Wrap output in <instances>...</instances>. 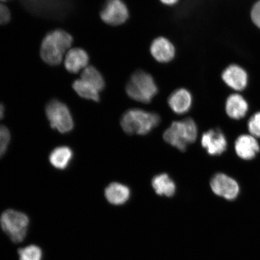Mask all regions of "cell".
<instances>
[{"mask_svg":"<svg viewBox=\"0 0 260 260\" xmlns=\"http://www.w3.org/2000/svg\"><path fill=\"white\" fill-rule=\"evenodd\" d=\"M126 92L130 99L136 102L149 103L157 95L158 87L150 74L140 70L130 78Z\"/></svg>","mask_w":260,"mask_h":260,"instance_id":"obj_4","label":"cell"},{"mask_svg":"<svg viewBox=\"0 0 260 260\" xmlns=\"http://www.w3.org/2000/svg\"><path fill=\"white\" fill-rule=\"evenodd\" d=\"M213 192L227 200H234L239 193V186L236 181L228 175L219 173L214 175L210 181Z\"/></svg>","mask_w":260,"mask_h":260,"instance_id":"obj_8","label":"cell"},{"mask_svg":"<svg viewBox=\"0 0 260 260\" xmlns=\"http://www.w3.org/2000/svg\"><path fill=\"white\" fill-rule=\"evenodd\" d=\"M73 152L68 146H60L54 149L49 157L51 164L58 170H65L72 161Z\"/></svg>","mask_w":260,"mask_h":260,"instance_id":"obj_18","label":"cell"},{"mask_svg":"<svg viewBox=\"0 0 260 260\" xmlns=\"http://www.w3.org/2000/svg\"><path fill=\"white\" fill-rule=\"evenodd\" d=\"M100 16L107 24L119 25L128 19V9L122 0H107L101 11Z\"/></svg>","mask_w":260,"mask_h":260,"instance_id":"obj_7","label":"cell"},{"mask_svg":"<svg viewBox=\"0 0 260 260\" xmlns=\"http://www.w3.org/2000/svg\"><path fill=\"white\" fill-rule=\"evenodd\" d=\"M73 42L72 36L62 29L49 32L42 42L40 50L42 59L51 66H57L62 61L64 53Z\"/></svg>","mask_w":260,"mask_h":260,"instance_id":"obj_1","label":"cell"},{"mask_svg":"<svg viewBox=\"0 0 260 260\" xmlns=\"http://www.w3.org/2000/svg\"><path fill=\"white\" fill-rule=\"evenodd\" d=\"M201 145L211 155H219L225 152L227 142L225 135L219 129H210L201 139Z\"/></svg>","mask_w":260,"mask_h":260,"instance_id":"obj_9","label":"cell"},{"mask_svg":"<svg viewBox=\"0 0 260 260\" xmlns=\"http://www.w3.org/2000/svg\"><path fill=\"white\" fill-rule=\"evenodd\" d=\"M251 17L254 24L260 28V1L256 3L253 6Z\"/></svg>","mask_w":260,"mask_h":260,"instance_id":"obj_25","label":"cell"},{"mask_svg":"<svg viewBox=\"0 0 260 260\" xmlns=\"http://www.w3.org/2000/svg\"><path fill=\"white\" fill-rule=\"evenodd\" d=\"M179 0H160L162 3L168 6H172L176 4Z\"/></svg>","mask_w":260,"mask_h":260,"instance_id":"obj_26","label":"cell"},{"mask_svg":"<svg viewBox=\"0 0 260 260\" xmlns=\"http://www.w3.org/2000/svg\"><path fill=\"white\" fill-rule=\"evenodd\" d=\"M192 101V95L189 91L181 88L171 94L168 99V104L172 111L178 115H183L189 111Z\"/></svg>","mask_w":260,"mask_h":260,"instance_id":"obj_13","label":"cell"},{"mask_svg":"<svg viewBox=\"0 0 260 260\" xmlns=\"http://www.w3.org/2000/svg\"><path fill=\"white\" fill-rule=\"evenodd\" d=\"M160 121V116L157 114L133 109L123 114L121 125L126 134L145 135L156 127Z\"/></svg>","mask_w":260,"mask_h":260,"instance_id":"obj_2","label":"cell"},{"mask_svg":"<svg viewBox=\"0 0 260 260\" xmlns=\"http://www.w3.org/2000/svg\"><path fill=\"white\" fill-rule=\"evenodd\" d=\"M5 115V107L0 103V120L3 118Z\"/></svg>","mask_w":260,"mask_h":260,"instance_id":"obj_27","label":"cell"},{"mask_svg":"<svg viewBox=\"0 0 260 260\" xmlns=\"http://www.w3.org/2000/svg\"><path fill=\"white\" fill-rule=\"evenodd\" d=\"M151 54L156 60L160 63H168L175 57L174 45L168 39L160 37L155 39L151 45Z\"/></svg>","mask_w":260,"mask_h":260,"instance_id":"obj_11","label":"cell"},{"mask_svg":"<svg viewBox=\"0 0 260 260\" xmlns=\"http://www.w3.org/2000/svg\"><path fill=\"white\" fill-rule=\"evenodd\" d=\"M29 219L20 211L9 209L0 216V225L13 242L21 243L27 235Z\"/></svg>","mask_w":260,"mask_h":260,"instance_id":"obj_5","label":"cell"},{"mask_svg":"<svg viewBox=\"0 0 260 260\" xmlns=\"http://www.w3.org/2000/svg\"><path fill=\"white\" fill-rule=\"evenodd\" d=\"M248 105L243 96L239 94H233L227 99L226 112L231 118L240 119L245 116Z\"/></svg>","mask_w":260,"mask_h":260,"instance_id":"obj_16","label":"cell"},{"mask_svg":"<svg viewBox=\"0 0 260 260\" xmlns=\"http://www.w3.org/2000/svg\"><path fill=\"white\" fill-rule=\"evenodd\" d=\"M81 79L92 84L100 92H102L105 89L106 86L105 79L100 71L93 66L84 68L81 75Z\"/></svg>","mask_w":260,"mask_h":260,"instance_id":"obj_20","label":"cell"},{"mask_svg":"<svg viewBox=\"0 0 260 260\" xmlns=\"http://www.w3.org/2000/svg\"><path fill=\"white\" fill-rule=\"evenodd\" d=\"M198 127L194 120L186 118L180 121H175L166 130L164 138L168 144L183 152L187 146L196 141Z\"/></svg>","mask_w":260,"mask_h":260,"instance_id":"obj_3","label":"cell"},{"mask_svg":"<svg viewBox=\"0 0 260 260\" xmlns=\"http://www.w3.org/2000/svg\"><path fill=\"white\" fill-rule=\"evenodd\" d=\"M1 2H8L9 0H0Z\"/></svg>","mask_w":260,"mask_h":260,"instance_id":"obj_28","label":"cell"},{"mask_svg":"<svg viewBox=\"0 0 260 260\" xmlns=\"http://www.w3.org/2000/svg\"><path fill=\"white\" fill-rule=\"evenodd\" d=\"M152 186L155 193L160 196L172 197L176 191V185L167 174L156 175L152 179Z\"/></svg>","mask_w":260,"mask_h":260,"instance_id":"obj_17","label":"cell"},{"mask_svg":"<svg viewBox=\"0 0 260 260\" xmlns=\"http://www.w3.org/2000/svg\"><path fill=\"white\" fill-rule=\"evenodd\" d=\"M248 125L250 134L254 138H260V112L250 118Z\"/></svg>","mask_w":260,"mask_h":260,"instance_id":"obj_23","label":"cell"},{"mask_svg":"<svg viewBox=\"0 0 260 260\" xmlns=\"http://www.w3.org/2000/svg\"><path fill=\"white\" fill-rule=\"evenodd\" d=\"M10 141L11 133L5 126L0 125V158L5 155L7 151Z\"/></svg>","mask_w":260,"mask_h":260,"instance_id":"obj_22","label":"cell"},{"mask_svg":"<svg viewBox=\"0 0 260 260\" xmlns=\"http://www.w3.org/2000/svg\"><path fill=\"white\" fill-rule=\"evenodd\" d=\"M19 260H42V251L37 245H28L18 250Z\"/></svg>","mask_w":260,"mask_h":260,"instance_id":"obj_21","label":"cell"},{"mask_svg":"<svg viewBox=\"0 0 260 260\" xmlns=\"http://www.w3.org/2000/svg\"><path fill=\"white\" fill-rule=\"evenodd\" d=\"M89 61L88 53L81 48H74L68 52L64 59V67L68 72L77 74L86 68Z\"/></svg>","mask_w":260,"mask_h":260,"instance_id":"obj_10","label":"cell"},{"mask_svg":"<svg viewBox=\"0 0 260 260\" xmlns=\"http://www.w3.org/2000/svg\"><path fill=\"white\" fill-rule=\"evenodd\" d=\"M105 196L109 203L120 206L127 202L131 196V191L124 184L113 183L106 187Z\"/></svg>","mask_w":260,"mask_h":260,"instance_id":"obj_15","label":"cell"},{"mask_svg":"<svg viewBox=\"0 0 260 260\" xmlns=\"http://www.w3.org/2000/svg\"><path fill=\"white\" fill-rule=\"evenodd\" d=\"M11 20V12L6 6L0 3V25L6 24Z\"/></svg>","mask_w":260,"mask_h":260,"instance_id":"obj_24","label":"cell"},{"mask_svg":"<svg viewBox=\"0 0 260 260\" xmlns=\"http://www.w3.org/2000/svg\"><path fill=\"white\" fill-rule=\"evenodd\" d=\"M236 154L243 160H251L259 152V146L255 138L251 135L240 136L235 142Z\"/></svg>","mask_w":260,"mask_h":260,"instance_id":"obj_12","label":"cell"},{"mask_svg":"<svg viewBox=\"0 0 260 260\" xmlns=\"http://www.w3.org/2000/svg\"><path fill=\"white\" fill-rule=\"evenodd\" d=\"M45 112L52 128L61 133L72 131L74 121L68 106L59 100H53L48 103Z\"/></svg>","mask_w":260,"mask_h":260,"instance_id":"obj_6","label":"cell"},{"mask_svg":"<svg viewBox=\"0 0 260 260\" xmlns=\"http://www.w3.org/2000/svg\"><path fill=\"white\" fill-rule=\"evenodd\" d=\"M73 87L76 93L83 99L99 102L100 100V91L92 84L82 79L74 81Z\"/></svg>","mask_w":260,"mask_h":260,"instance_id":"obj_19","label":"cell"},{"mask_svg":"<svg viewBox=\"0 0 260 260\" xmlns=\"http://www.w3.org/2000/svg\"><path fill=\"white\" fill-rule=\"evenodd\" d=\"M222 79L232 88L242 90L246 86L248 76L242 68L237 65H231L223 71Z\"/></svg>","mask_w":260,"mask_h":260,"instance_id":"obj_14","label":"cell"}]
</instances>
